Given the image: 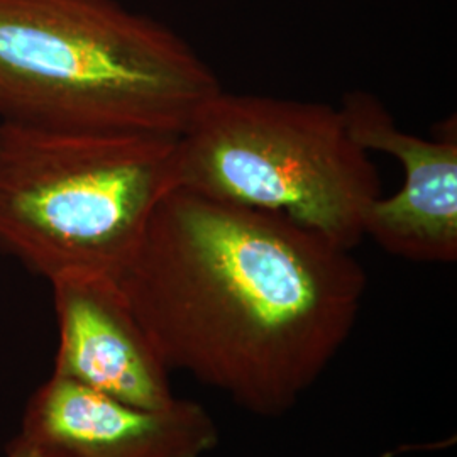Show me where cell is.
I'll list each match as a JSON object with an SVG mask.
<instances>
[{
	"instance_id": "1",
	"label": "cell",
	"mask_w": 457,
	"mask_h": 457,
	"mask_svg": "<svg viewBox=\"0 0 457 457\" xmlns=\"http://www.w3.org/2000/svg\"><path fill=\"white\" fill-rule=\"evenodd\" d=\"M168 370L279 417L356 326L366 275L349 249L279 213L173 188L117 278Z\"/></svg>"
},
{
	"instance_id": "2",
	"label": "cell",
	"mask_w": 457,
	"mask_h": 457,
	"mask_svg": "<svg viewBox=\"0 0 457 457\" xmlns=\"http://www.w3.org/2000/svg\"><path fill=\"white\" fill-rule=\"evenodd\" d=\"M181 36L117 0H0V120L180 137L220 92Z\"/></svg>"
},
{
	"instance_id": "3",
	"label": "cell",
	"mask_w": 457,
	"mask_h": 457,
	"mask_svg": "<svg viewBox=\"0 0 457 457\" xmlns=\"http://www.w3.org/2000/svg\"><path fill=\"white\" fill-rule=\"evenodd\" d=\"M177 139L0 120V251L49 281L117 279L175 188Z\"/></svg>"
},
{
	"instance_id": "4",
	"label": "cell",
	"mask_w": 457,
	"mask_h": 457,
	"mask_svg": "<svg viewBox=\"0 0 457 457\" xmlns=\"http://www.w3.org/2000/svg\"><path fill=\"white\" fill-rule=\"evenodd\" d=\"M175 188L279 213L353 251L379 177L339 109L220 90L175 143Z\"/></svg>"
},
{
	"instance_id": "5",
	"label": "cell",
	"mask_w": 457,
	"mask_h": 457,
	"mask_svg": "<svg viewBox=\"0 0 457 457\" xmlns=\"http://www.w3.org/2000/svg\"><path fill=\"white\" fill-rule=\"evenodd\" d=\"M339 111L361 149L392 154L403 168L402 188L392 196H376L368 205L364 236L413 262H456V117L441 124L434 139H422L402 131L385 104L370 92H347Z\"/></svg>"
},
{
	"instance_id": "6",
	"label": "cell",
	"mask_w": 457,
	"mask_h": 457,
	"mask_svg": "<svg viewBox=\"0 0 457 457\" xmlns=\"http://www.w3.org/2000/svg\"><path fill=\"white\" fill-rule=\"evenodd\" d=\"M19 437L45 457H202L219 430L192 400L143 409L53 373L31 396Z\"/></svg>"
},
{
	"instance_id": "7",
	"label": "cell",
	"mask_w": 457,
	"mask_h": 457,
	"mask_svg": "<svg viewBox=\"0 0 457 457\" xmlns=\"http://www.w3.org/2000/svg\"><path fill=\"white\" fill-rule=\"evenodd\" d=\"M49 283L60 332L54 375L143 409L175 402L170 370L115 278L71 273Z\"/></svg>"
},
{
	"instance_id": "8",
	"label": "cell",
	"mask_w": 457,
	"mask_h": 457,
	"mask_svg": "<svg viewBox=\"0 0 457 457\" xmlns=\"http://www.w3.org/2000/svg\"><path fill=\"white\" fill-rule=\"evenodd\" d=\"M7 457H45L39 451H36L33 445L21 437H16L14 442L9 444L7 447Z\"/></svg>"
}]
</instances>
